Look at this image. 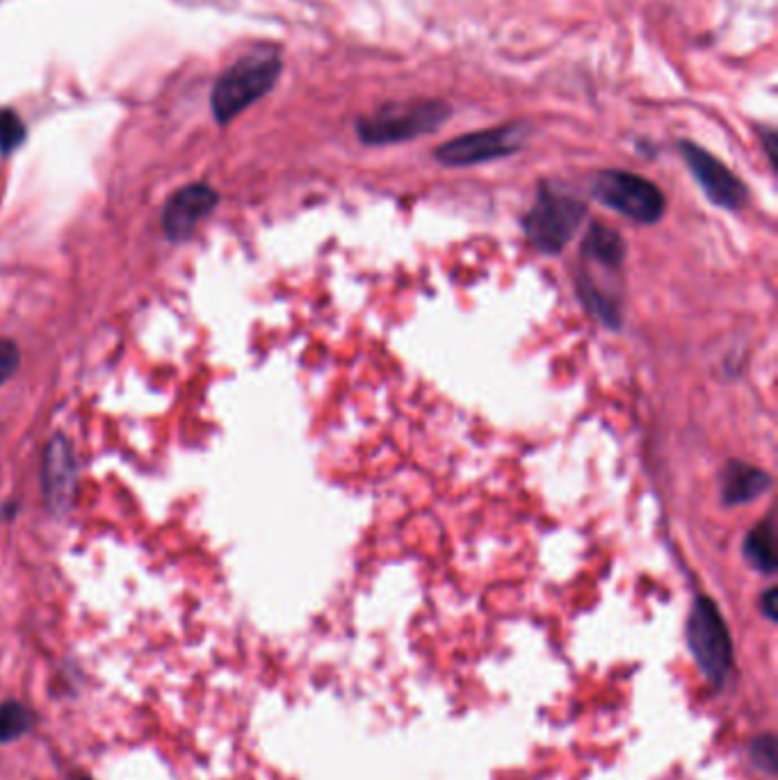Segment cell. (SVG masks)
<instances>
[{"instance_id": "cell-1", "label": "cell", "mask_w": 778, "mask_h": 780, "mask_svg": "<svg viewBox=\"0 0 778 780\" xmlns=\"http://www.w3.org/2000/svg\"><path fill=\"white\" fill-rule=\"evenodd\" d=\"M449 114H453L449 105L436 99L395 101L358 117L356 135L363 144L371 146L400 144L438 131Z\"/></svg>"}, {"instance_id": "cell-2", "label": "cell", "mask_w": 778, "mask_h": 780, "mask_svg": "<svg viewBox=\"0 0 778 780\" xmlns=\"http://www.w3.org/2000/svg\"><path fill=\"white\" fill-rule=\"evenodd\" d=\"M281 69V55L274 51H254L231 64L215 82L211 99L218 121L226 123L263 99L274 88Z\"/></svg>"}, {"instance_id": "cell-3", "label": "cell", "mask_w": 778, "mask_h": 780, "mask_svg": "<svg viewBox=\"0 0 778 780\" xmlns=\"http://www.w3.org/2000/svg\"><path fill=\"white\" fill-rule=\"evenodd\" d=\"M687 646L710 687L719 689L732 669V639L717 602L708 596L694 600L687 619Z\"/></svg>"}, {"instance_id": "cell-4", "label": "cell", "mask_w": 778, "mask_h": 780, "mask_svg": "<svg viewBox=\"0 0 778 780\" xmlns=\"http://www.w3.org/2000/svg\"><path fill=\"white\" fill-rule=\"evenodd\" d=\"M585 215V203H580L576 196H568L548 185H539L537 201L532 203L529 213L523 217V229L527 240L542 254L555 256L576 235Z\"/></svg>"}, {"instance_id": "cell-5", "label": "cell", "mask_w": 778, "mask_h": 780, "mask_svg": "<svg viewBox=\"0 0 778 780\" xmlns=\"http://www.w3.org/2000/svg\"><path fill=\"white\" fill-rule=\"evenodd\" d=\"M594 194L607 209L639 224L660 222L667 211V199L658 185L624 170L600 172L594 181Z\"/></svg>"}, {"instance_id": "cell-6", "label": "cell", "mask_w": 778, "mask_h": 780, "mask_svg": "<svg viewBox=\"0 0 778 780\" xmlns=\"http://www.w3.org/2000/svg\"><path fill=\"white\" fill-rule=\"evenodd\" d=\"M523 123H509L488 131L468 133L449 140L436 149V160L445 168H471V164L498 160L516 153L525 142Z\"/></svg>"}, {"instance_id": "cell-7", "label": "cell", "mask_w": 778, "mask_h": 780, "mask_svg": "<svg viewBox=\"0 0 778 780\" xmlns=\"http://www.w3.org/2000/svg\"><path fill=\"white\" fill-rule=\"evenodd\" d=\"M680 153L691 170L694 179L699 181L706 196L726 211H740L749 201L747 185L737 179L721 160L710 151L696 146L694 142H680Z\"/></svg>"}, {"instance_id": "cell-8", "label": "cell", "mask_w": 778, "mask_h": 780, "mask_svg": "<svg viewBox=\"0 0 778 780\" xmlns=\"http://www.w3.org/2000/svg\"><path fill=\"white\" fill-rule=\"evenodd\" d=\"M218 203V194L209 185H188L172 194V199L165 205V213H162V226L172 240H183L188 237L194 226L206 217Z\"/></svg>"}, {"instance_id": "cell-9", "label": "cell", "mask_w": 778, "mask_h": 780, "mask_svg": "<svg viewBox=\"0 0 778 780\" xmlns=\"http://www.w3.org/2000/svg\"><path fill=\"white\" fill-rule=\"evenodd\" d=\"M771 488V477L745 462H730L721 475V498L726 505L751 503Z\"/></svg>"}, {"instance_id": "cell-10", "label": "cell", "mask_w": 778, "mask_h": 780, "mask_svg": "<svg viewBox=\"0 0 778 780\" xmlns=\"http://www.w3.org/2000/svg\"><path fill=\"white\" fill-rule=\"evenodd\" d=\"M626 240L619 231L605 224H594L583 242V254L605 267H622L626 259Z\"/></svg>"}, {"instance_id": "cell-11", "label": "cell", "mask_w": 778, "mask_h": 780, "mask_svg": "<svg viewBox=\"0 0 778 780\" xmlns=\"http://www.w3.org/2000/svg\"><path fill=\"white\" fill-rule=\"evenodd\" d=\"M745 555L751 561V566L760 573H774L776 570V529H774V518L769 516L767 520L758 523L745 541Z\"/></svg>"}, {"instance_id": "cell-12", "label": "cell", "mask_w": 778, "mask_h": 780, "mask_svg": "<svg viewBox=\"0 0 778 780\" xmlns=\"http://www.w3.org/2000/svg\"><path fill=\"white\" fill-rule=\"evenodd\" d=\"M71 479H73V466H71V452L67 443H53L49 459H47V490L53 503H64L69 490H71Z\"/></svg>"}, {"instance_id": "cell-13", "label": "cell", "mask_w": 778, "mask_h": 780, "mask_svg": "<svg viewBox=\"0 0 778 780\" xmlns=\"http://www.w3.org/2000/svg\"><path fill=\"white\" fill-rule=\"evenodd\" d=\"M578 287V293H580V300L583 304L598 317L603 320L607 326H619V311H617V304H614L607 295H603L598 287L594 283H589V278H580L576 283Z\"/></svg>"}, {"instance_id": "cell-14", "label": "cell", "mask_w": 778, "mask_h": 780, "mask_svg": "<svg viewBox=\"0 0 778 780\" xmlns=\"http://www.w3.org/2000/svg\"><path fill=\"white\" fill-rule=\"evenodd\" d=\"M32 726V715L17 701L0 706V742H14Z\"/></svg>"}, {"instance_id": "cell-15", "label": "cell", "mask_w": 778, "mask_h": 780, "mask_svg": "<svg viewBox=\"0 0 778 780\" xmlns=\"http://www.w3.org/2000/svg\"><path fill=\"white\" fill-rule=\"evenodd\" d=\"M26 138V129L21 119L12 110H0V151L10 153Z\"/></svg>"}, {"instance_id": "cell-16", "label": "cell", "mask_w": 778, "mask_h": 780, "mask_svg": "<svg viewBox=\"0 0 778 780\" xmlns=\"http://www.w3.org/2000/svg\"><path fill=\"white\" fill-rule=\"evenodd\" d=\"M751 758L756 762V767L774 773L776 769V742H774V735H760L754 739V744H751Z\"/></svg>"}, {"instance_id": "cell-17", "label": "cell", "mask_w": 778, "mask_h": 780, "mask_svg": "<svg viewBox=\"0 0 778 780\" xmlns=\"http://www.w3.org/2000/svg\"><path fill=\"white\" fill-rule=\"evenodd\" d=\"M19 365V350L10 341H0V384L8 382Z\"/></svg>"}, {"instance_id": "cell-18", "label": "cell", "mask_w": 778, "mask_h": 780, "mask_svg": "<svg viewBox=\"0 0 778 780\" xmlns=\"http://www.w3.org/2000/svg\"><path fill=\"white\" fill-rule=\"evenodd\" d=\"M760 607L769 621H776V589H767L760 598Z\"/></svg>"}, {"instance_id": "cell-19", "label": "cell", "mask_w": 778, "mask_h": 780, "mask_svg": "<svg viewBox=\"0 0 778 780\" xmlns=\"http://www.w3.org/2000/svg\"><path fill=\"white\" fill-rule=\"evenodd\" d=\"M78 780H90V778H88V776H80V778H78Z\"/></svg>"}]
</instances>
